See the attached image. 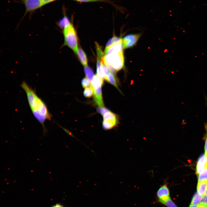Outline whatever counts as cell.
<instances>
[{
  "mask_svg": "<svg viewBox=\"0 0 207 207\" xmlns=\"http://www.w3.org/2000/svg\"><path fill=\"white\" fill-rule=\"evenodd\" d=\"M199 207H207V205L200 204Z\"/></svg>",
  "mask_w": 207,
  "mask_h": 207,
  "instance_id": "cell-29",
  "label": "cell"
},
{
  "mask_svg": "<svg viewBox=\"0 0 207 207\" xmlns=\"http://www.w3.org/2000/svg\"><path fill=\"white\" fill-rule=\"evenodd\" d=\"M84 71L86 77L91 82L94 76L92 70L87 65L84 67Z\"/></svg>",
  "mask_w": 207,
  "mask_h": 207,
  "instance_id": "cell-16",
  "label": "cell"
},
{
  "mask_svg": "<svg viewBox=\"0 0 207 207\" xmlns=\"http://www.w3.org/2000/svg\"><path fill=\"white\" fill-rule=\"evenodd\" d=\"M122 41L105 48V55H109L119 53L123 51Z\"/></svg>",
  "mask_w": 207,
  "mask_h": 207,
  "instance_id": "cell-8",
  "label": "cell"
},
{
  "mask_svg": "<svg viewBox=\"0 0 207 207\" xmlns=\"http://www.w3.org/2000/svg\"><path fill=\"white\" fill-rule=\"evenodd\" d=\"M164 205L167 207H177L171 198L166 201Z\"/></svg>",
  "mask_w": 207,
  "mask_h": 207,
  "instance_id": "cell-23",
  "label": "cell"
},
{
  "mask_svg": "<svg viewBox=\"0 0 207 207\" xmlns=\"http://www.w3.org/2000/svg\"><path fill=\"white\" fill-rule=\"evenodd\" d=\"M156 195L158 201L163 205L171 198L169 190L166 183L160 187L157 192Z\"/></svg>",
  "mask_w": 207,
  "mask_h": 207,
  "instance_id": "cell-6",
  "label": "cell"
},
{
  "mask_svg": "<svg viewBox=\"0 0 207 207\" xmlns=\"http://www.w3.org/2000/svg\"><path fill=\"white\" fill-rule=\"evenodd\" d=\"M75 0V1H76V0Z\"/></svg>",
  "mask_w": 207,
  "mask_h": 207,
  "instance_id": "cell-32",
  "label": "cell"
},
{
  "mask_svg": "<svg viewBox=\"0 0 207 207\" xmlns=\"http://www.w3.org/2000/svg\"><path fill=\"white\" fill-rule=\"evenodd\" d=\"M198 175V182H207V169H205Z\"/></svg>",
  "mask_w": 207,
  "mask_h": 207,
  "instance_id": "cell-19",
  "label": "cell"
},
{
  "mask_svg": "<svg viewBox=\"0 0 207 207\" xmlns=\"http://www.w3.org/2000/svg\"><path fill=\"white\" fill-rule=\"evenodd\" d=\"M207 182H198L197 186V192L201 196L205 194Z\"/></svg>",
  "mask_w": 207,
  "mask_h": 207,
  "instance_id": "cell-15",
  "label": "cell"
},
{
  "mask_svg": "<svg viewBox=\"0 0 207 207\" xmlns=\"http://www.w3.org/2000/svg\"><path fill=\"white\" fill-rule=\"evenodd\" d=\"M200 204L207 205V194H205L202 197Z\"/></svg>",
  "mask_w": 207,
  "mask_h": 207,
  "instance_id": "cell-26",
  "label": "cell"
},
{
  "mask_svg": "<svg viewBox=\"0 0 207 207\" xmlns=\"http://www.w3.org/2000/svg\"><path fill=\"white\" fill-rule=\"evenodd\" d=\"M122 40L121 38L117 37H114L110 39L106 43L105 48H106L110 46L119 42Z\"/></svg>",
  "mask_w": 207,
  "mask_h": 207,
  "instance_id": "cell-18",
  "label": "cell"
},
{
  "mask_svg": "<svg viewBox=\"0 0 207 207\" xmlns=\"http://www.w3.org/2000/svg\"><path fill=\"white\" fill-rule=\"evenodd\" d=\"M24 5L25 7V14L32 12L43 6L42 0H19Z\"/></svg>",
  "mask_w": 207,
  "mask_h": 207,
  "instance_id": "cell-5",
  "label": "cell"
},
{
  "mask_svg": "<svg viewBox=\"0 0 207 207\" xmlns=\"http://www.w3.org/2000/svg\"><path fill=\"white\" fill-rule=\"evenodd\" d=\"M207 169V157L205 154L202 155L199 158L196 167V173L197 175Z\"/></svg>",
  "mask_w": 207,
  "mask_h": 207,
  "instance_id": "cell-10",
  "label": "cell"
},
{
  "mask_svg": "<svg viewBox=\"0 0 207 207\" xmlns=\"http://www.w3.org/2000/svg\"><path fill=\"white\" fill-rule=\"evenodd\" d=\"M70 24L68 18L65 16L57 22V25L60 28L63 30Z\"/></svg>",
  "mask_w": 207,
  "mask_h": 207,
  "instance_id": "cell-14",
  "label": "cell"
},
{
  "mask_svg": "<svg viewBox=\"0 0 207 207\" xmlns=\"http://www.w3.org/2000/svg\"><path fill=\"white\" fill-rule=\"evenodd\" d=\"M97 110L99 113H100L103 116L104 114L110 111L108 109L104 107L97 108Z\"/></svg>",
  "mask_w": 207,
  "mask_h": 207,
  "instance_id": "cell-25",
  "label": "cell"
},
{
  "mask_svg": "<svg viewBox=\"0 0 207 207\" xmlns=\"http://www.w3.org/2000/svg\"><path fill=\"white\" fill-rule=\"evenodd\" d=\"M205 194H207V184H206V192H205Z\"/></svg>",
  "mask_w": 207,
  "mask_h": 207,
  "instance_id": "cell-31",
  "label": "cell"
},
{
  "mask_svg": "<svg viewBox=\"0 0 207 207\" xmlns=\"http://www.w3.org/2000/svg\"><path fill=\"white\" fill-rule=\"evenodd\" d=\"M44 5L57 0H42Z\"/></svg>",
  "mask_w": 207,
  "mask_h": 207,
  "instance_id": "cell-27",
  "label": "cell"
},
{
  "mask_svg": "<svg viewBox=\"0 0 207 207\" xmlns=\"http://www.w3.org/2000/svg\"><path fill=\"white\" fill-rule=\"evenodd\" d=\"M21 87L26 93L28 103L32 114L35 118L41 124L43 134L47 131L44 123L51 120L52 116L44 102L37 94L35 90L25 82L23 81Z\"/></svg>",
  "mask_w": 207,
  "mask_h": 207,
  "instance_id": "cell-1",
  "label": "cell"
},
{
  "mask_svg": "<svg viewBox=\"0 0 207 207\" xmlns=\"http://www.w3.org/2000/svg\"><path fill=\"white\" fill-rule=\"evenodd\" d=\"M108 82L114 86L116 88L120 93L122 92L119 89L117 83V80L115 76L111 72L109 74V75L106 79Z\"/></svg>",
  "mask_w": 207,
  "mask_h": 207,
  "instance_id": "cell-13",
  "label": "cell"
},
{
  "mask_svg": "<svg viewBox=\"0 0 207 207\" xmlns=\"http://www.w3.org/2000/svg\"><path fill=\"white\" fill-rule=\"evenodd\" d=\"M76 1L80 2H101L111 3V1L109 0H76Z\"/></svg>",
  "mask_w": 207,
  "mask_h": 207,
  "instance_id": "cell-22",
  "label": "cell"
},
{
  "mask_svg": "<svg viewBox=\"0 0 207 207\" xmlns=\"http://www.w3.org/2000/svg\"><path fill=\"white\" fill-rule=\"evenodd\" d=\"M103 118L102 127L105 130L110 129L115 127L119 123L118 116L110 110L104 114Z\"/></svg>",
  "mask_w": 207,
  "mask_h": 207,
  "instance_id": "cell-4",
  "label": "cell"
},
{
  "mask_svg": "<svg viewBox=\"0 0 207 207\" xmlns=\"http://www.w3.org/2000/svg\"><path fill=\"white\" fill-rule=\"evenodd\" d=\"M204 127L206 131L205 141L204 147L205 154L207 157V122L204 124Z\"/></svg>",
  "mask_w": 207,
  "mask_h": 207,
  "instance_id": "cell-24",
  "label": "cell"
},
{
  "mask_svg": "<svg viewBox=\"0 0 207 207\" xmlns=\"http://www.w3.org/2000/svg\"><path fill=\"white\" fill-rule=\"evenodd\" d=\"M81 83L83 87L85 88L89 87L91 86L90 81L87 77L84 78L82 79Z\"/></svg>",
  "mask_w": 207,
  "mask_h": 207,
  "instance_id": "cell-21",
  "label": "cell"
},
{
  "mask_svg": "<svg viewBox=\"0 0 207 207\" xmlns=\"http://www.w3.org/2000/svg\"><path fill=\"white\" fill-rule=\"evenodd\" d=\"M101 87H99L93 88L94 99L96 103L99 107H104Z\"/></svg>",
  "mask_w": 207,
  "mask_h": 207,
  "instance_id": "cell-9",
  "label": "cell"
},
{
  "mask_svg": "<svg viewBox=\"0 0 207 207\" xmlns=\"http://www.w3.org/2000/svg\"><path fill=\"white\" fill-rule=\"evenodd\" d=\"M63 34L64 45L68 46L77 53L78 50V38L75 29L71 24L63 30Z\"/></svg>",
  "mask_w": 207,
  "mask_h": 207,
  "instance_id": "cell-2",
  "label": "cell"
},
{
  "mask_svg": "<svg viewBox=\"0 0 207 207\" xmlns=\"http://www.w3.org/2000/svg\"><path fill=\"white\" fill-rule=\"evenodd\" d=\"M103 84V79L100 78L97 75L94 76L91 81V85L92 88L101 87Z\"/></svg>",
  "mask_w": 207,
  "mask_h": 207,
  "instance_id": "cell-12",
  "label": "cell"
},
{
  "mask_svg": "<svg viewBox=\"0 0 207 207\" xmlns=\"http://www.w3.org/2000/svg\"><path fill=\"white\" fill-rule=\"evenodd\" d=\"M76 54L82 64L85 66H87V57L82 49L80 48L78 49Z\"/></svg>",
  "mask_w": 207,
  "mask_h": 207,
  "instance_id": "cell-11",
  "label": "cell"
},
{
  "mask_svg": "<svg viewBox=\"0 0 207 207\" xmlns=\"http://www.w3.org/2000/svg\"><path fill=\"white\" fill-rule=\"evenodd\" d=\"M103 61L106 65H111L115 71H118L124 66L123 51L112 54L105 55Z\"/></svg>",
  "mask_w": 207,
  "mask_h": 207,
  "instance_id": "cell-3",
  "label": "cell"
},
{
  "mask_svg": "<svg viewBox=\"0 0 207 207\" xmlns=\"http://www.w3.org/2000/svg\"><path fill=\"white\" fill-rule=\"evenodd\" d=\"M140 36V34H131L126 35L122 39V44L123 48H128L134 46Z\"/></svg>",
  "mask_w": 207,
  "mask_h": 207,
  "instance_id": "cell-7",
  "label": "cell"
},
{
  "mask_svg": "<svg viewBox=\"0 0 207 207\" xmlns=\"http://www.w3.org/2000/svg\"><path fill=\"white\" fill-rule=\"evenodd\" d=\"M199 205H190L189 207H199Z\"/></svg>",
  "mask_w": 207,
  "mask_h": 207,
  "instance_id": "cell-30",
  "label": "cell"
},
{
  "mask_svg": "<svg viewBox=\"0 0 207 207\" xmlns=\"http://www.w3.org/2000/svg\"><path fill=\"white\" fill-rule=\"evenodd\" d=\"M50 207H65L62 204L60 203H57L53 205Z\"/></svg>",
  "mask_w": 207,
  "mask_h": 207,
  "instance_id": "cell-28",
  "label": "cell"
},
{
  "mask_svg": "<svg viewBox=\"0 0 207 207\" xmlns=\"http://www.w3.org/2000/svg\"><path fill=\"white\" fill-rule=\"evenodd\" d=\"M84 96L87 98L91 97L93 94V89L91 85L89 87L85 88L83 91Z\"/></svg>",
  "mask_w": 207,
  "mask_h": 207,
  "instance_id": "cell-20",
  "label": "cell"
},
{
  "mask_svg": "<svg viewBox=\"0 0 207 207\" xmlns=\"http://www.w3.org/2000/svg\"><path fill=\"white\" fill-rule=\"evenodd\" d=\"M202 197L197 192L193 196L190 205H200Z\"/></svg>",
  "mask_w": 207,
  "mask_h": 207,
  "instance_id": "cell-17",
  "label": "cell"
}]
</instances>
